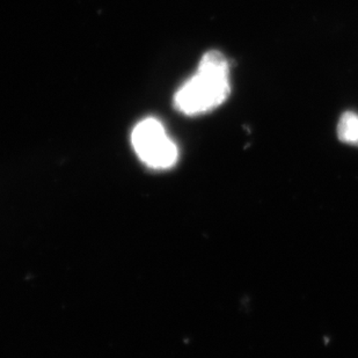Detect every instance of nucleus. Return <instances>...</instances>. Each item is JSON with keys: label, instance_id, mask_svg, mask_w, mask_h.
Here are the masks:
<instances>
[{"label": "nucleus", "instance_id": "obj_1", "mask_svg": "<svg viewBox=\"0 0 358 358\" xmlns=\"http://www.w3.org/2000/svg\"><path fill=\"white\" fill-rule=\"evenodd\" d=\"M231 93L230 65L220 51L206 52L196 75L179 88L174 103L185 115L206 114L227 101Z\"/></svg>", "mask_w": 358, "mask_h": 358}, {"label": "nucleus", "instance_id": "obj_2", "mask_svg": "<svg viewBox=\"0 0 358 358\" xmlns=\"http://www.w3.org/2000/svg\"><path fill=\"white\" fill-rule=\"evenodd\" d=\"M131 142L141 160L152 169H169L179 158L178 146L158 120L139 122L132 131Z\"/></svg>", "mask_w": 358, "mask_h": 358}, {"label": "nucleus", "instance_id": "obj_3", "mask_svg": "<svg viewBox=\"0 0 358 358\" xmlns=\"http://www.w3.org/2000/svg\"><path fill=\"white\" fill-rule=\"evenodd\" d=\"M347 142L349 145L358 146V115L352 117L347 127Z\"/></svg>", "mask_w": 358, "mask_h": 358}]
</instances>
